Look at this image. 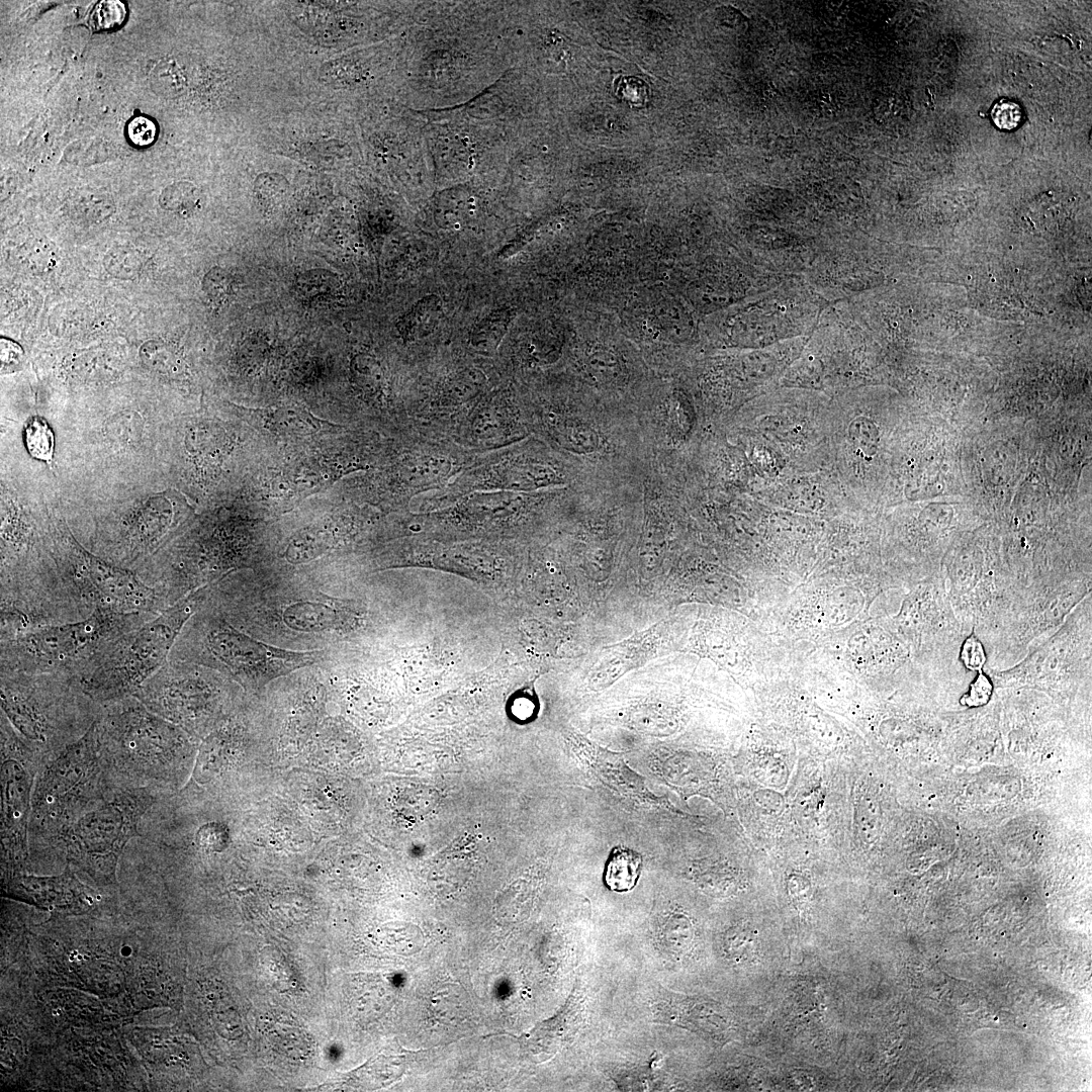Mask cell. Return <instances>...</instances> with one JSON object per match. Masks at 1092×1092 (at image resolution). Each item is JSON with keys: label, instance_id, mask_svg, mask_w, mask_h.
<instances>
[{"label": "cell", "instance_id": "obj_15", "mask_svg": "<svg viewBox=\"0 0 1092 1092\" xmlns=\"http://www.w3.org/2000/svg\"><path fill=\"white\" fill-rule=\"evenodd\" d=\"M152 801L144 790L119 794L82 814L62 833L63 839L79 855L115 860Z\"/></svg>", "mask_w": 1092, "mask_h": 1092}, {"label": "cell", "instance_id": "obj_1", "mask_svg": "<svg viewBox=\"0 0 1092 1092\" xmlns=\"http://www.w3.org/2000/svg\"><path fill=\"white\" fill-rule=\"evenodd\" d=\"M54 422L52 469L65 516L169 487L164 457L171 420L159 407L136 402L87 407Z\"/></svg>", "mask_w": 1092, "mask_h": 1092}, {"label": "cell", "instance_id": "obj_7", "mask_svg": "<svg viewBox=\"0 0 1092 1092\" xmlns=\"http://www.w3.org/2000/svg\"><path fill=\"white\" fill-rule=\"evenodd\" d=\"M157 615L96 609L83 620L0 638V670L58 673L80 681L119 637Z\"/></svg>", "mask_w": 1092, "mask_h": 1092}, {"label": "cell", "instance_id": "obj_14", "mask_svg": "<svg viewBox=\"0 0 1092 1092\" xmlns=\"http://www.w3.org/2000/svg\"><path fill=\"white\" fill-rule=\"evenodd\" d=\"M994 678L1025 681L1044 678L1079 679L1091 675V597L1085 598L1053 634L1029 647L1005 669L986 668Z\"/></svg>", "mask_w": 1092, "mask_h": 1092}, {"label": "cell", "instance_id": "obj_28", "mask_svg": "<svg viewBox=\"0 0 1092 1092\" xmlns=\"http://www.w3.org/2000/svg\"><path fill=\"white\" fill-rule=\"evenodd\" d=\"M994 682L986 670L977 672V676L969 686V690L960 699V704L969 708L985 706L991 700Z\"/></svg>", "mask_w": 1092, "mask_h": 1092}, {"label": "cell", "instance_id": "obj_3", "mask_svg": "<svg viewBox=\"0 0 1092 1092\" xmlns=\"http://www.w3.org/2000/svg\"><path fill=\"white\" fill-rule=\"evenodd\" d=\"M0 596L67 594L53 553V475L23 463L14 448L1 449Z\"/></svg>", "mask_w": 1092, "mask_h": 1092}, {"label": "cell", "instance_id": "obj_17", "mask_svg": "<svg viewBox=\"0 0 1092 1092\" xmlns=\"http://www.w3.org/2000/svg\"><path fill=\"white\" fill-rule=\"evenodd\" d=\"M237 408L249 423L279 437L311 436L321 432H330L337 427L331 422L314 417L298 405H277L264 408L237 406Z\"/></svg>", "mask_w": 1092, "mask_h": 1092}, {"label": "cell", "instance_id": "obj_20", "mask_svg": "<svg viewBox=\"0 0 1092 1092\" xmlns=\"http://www.w3.org/2000/svg\"><path fill=\"white\" fill-rule=\"evenodd\" d=\"M142 364L156 375L175 379L184 371V359L180 351L171 343L150 340L139 351Z\"/></svg>", "mask_w": 1092, "mask_h": 1092}, {"label": "cell", "instance_id": "obj_33", "mask_svg": "<svg viewBox=\"0 0 1092 1092\" xmlns=\"http://www.w3.org/2000/svg\"><path fill=\"white\" fill-rule=\"evenodd\" d=\"M127 132L134 145L145 147L154 142L157 128L151 119L139 116L129 122Z\"/></svg>", "mask_w": 1092, "mask_h": 1092}, {"label": "cell", "instance_id": "obj_19", "mask_svg": "<svg viewBox=\"0 0 1092 1092\" xmlns=\"http://www.w3.org/2000/svg\"><path fill=\"white\" fill-rule=\"evenodd\" d=\"M642 870L641 854L626 846H616L611 851L604 872L606 886L615 892L632 890Z\"/></svg>", "mask_w": 1092, "mask_h": 1092}, {"label": "cell", "instance_id": "obj_8", "mask_svg": "<svg viewBox=\"0 0 1092 1092\" xmlns=\"http://www.w3.org/2000/svg\"><path fill=\"white\" fill-rule=\"evenodd\" d=\"M209 589L210 584L192 592L119 637L81 678L85 693L99 704L133 696L168 661L178 635Z\"/></svg>", "mask_w": 1092, "mask_h": 1092}, {"label": "cell", "instance_id": "obj_2", "mask_svg": "<svg viewBox=\"0 0 1092 1092\" xmlns=\"http://www.w3.org/2000/svg\"><path fill=\"white\" fill-rule=\"evenodd\" d=\"M503 8L502 2H418L407 44L415 110L460 107L505 74Z\"/></svg>", "mask_w": 1092, "mask_h": 1092}, {"label": "cell", "instance_id": "obj_31", "mask_svg": "<svg viewBox=\"0 0 1092 1092\" xmlns=\"http://www.w3.org/2000/svg\"><path fill=\"white\" fill-rule=\"evenodd\" d=\"M203 287L213 301L222 302L232 293V279L225 271L211 269L204 277Z\"/></svg>", "mask_w": 1092, "mask_h": 1092}, {"label": "cell", "instance_id": "obj_16", "mask_svg": "<svg viewBox=\"0 0 1092 1092\" xmlns=\"http://www.w3.org/2000/svg\"><path fill=\"white\" fill-rule=\"evenodd\" d=\"M2 845L14 858L26 853L33 762L41 758L1 714Z\"/></svg>", "mask_w": 1092, "mask_h": 1092}, {"label": "cell", "instance_id": "obj_12", "mask_svg": "<svg viewBox=\"0 0 1092 1092\" xmlns=\"http://www.w3.org/2000/svg\"><path fill=\"white\" fill-rule=\"evenodd\" d=\"M234 684L210 667L168 659L133 696L151 712L200 734L219 719Z\"/></svg>", "mask_w": 1092, "mask_h": 1092}, {"label": "cell", "instance_id": "obj_34", "mask_svg": "<svg viewBox=\"0 0 1092 1092\" xmlns=\"http://www.w3.org/2000/svg\"><path fill=\"white\" fill-rule=\"evenodd\" d=\"M271 179L269 181L264 179L262 183L260 181L257 183L258 197L265 206L279 203L285 190V184L279 182L280 178L274 182Z\"/></svg>", "mask_w": 1092, "mask_h": 1092}, {"label": "cell", "instance_id": "obj_5", "mask_svg": "<svg viewBox=\"0 0 1092 1092\" xmlns=\"http://www.w3.org/2000/svg\"><path fill=\"white\" fill-rule=\"evenodd\" d=\"M326 650L295 651L253 638L207 601L186 622L169 659L201 664L245 689L324 662Z\"/></svg>", "mask_w": 1092, "mask_h": 1092}, {"label": "cell", "instance_id": "obj_27", "mask_svg": "<svg viewBox=\"0 0 1092 1092\" xmlns=\"http://www.w3.org/2000/svg\"><path fill=\"white\" fill-rule=\"evenodd\" d=\"M614 88L617 96L633 107H641L648 101V86L637 77H620L615 81Z\"/></svg>", "mask_w": 1092, "mask_h": 1092}, {"label": "cell", "instance_id": "obj_10", "mask_svg": "<svg viewBox=\"0 0 1092 1092\" xmlns=\"http://www.w3.org/2000/svg\"><path fill=\"white\" fill-rule=\"evenodd\" d=\"M94 728L106 762L141 781L167 778L188 746L186 731L134 696L101 704Z\"/></svg>", "mask_w": 1092, "mask_h": 1092}, {"label": "cell", "instance_id": "obj_29", "mask_svg": "<svg viewBox=\"0 0 1092 1092\" xmlns=\"http://www.w3.org/2000/svg\"><path fill=\"white\" fill-rule=\"evenodd\" d=\"M124 16L125 9L122 3L103 1L95 7L90 22L94 28L108 29L119 25Z\"/></svg>", "mask_w": 1092, "mask_h": 1092}, {"label": "cell", "instance_id": "obj_30", "mask_svg": "<svg viewBox=\"0 0 1092 1092\" xmlns=\"http://www.w3.org/2000/svg\"><path fill=\"white\" fill-rule=\"evenodd\" d=\"M991 117L998 128L1011 130L1020 124L1022 110L1016 102L1001 99L992 107Z\"/></svg>", "mask_w": 1092, "mask_h": 1092}, {"label": "cell", "instance_id": "obj_35", "mask_svg": "<svg viewBox=\"0 0 1092 1092\" xmlns=\"http://www.w3.org/2000/svg\"><path fill=\"white\" fill-rule=\"evenodd\" d=\"M8 342L9 341L7 339L2 338V366L5 368L7 366L18 364L21 361L22 357L21 348H19L17 344H15L13 348L14 343L10 341V344H8Z\"/></svg>", "mask_w": 1092, "mask_h": 1092}, {"label": "cell", "instance_id": "obj_23", "mask_svg": "<svg viewBox=\"0 0 1092 1092\" xmlns=\"http://www.w3.org/2000/svg\"><path fill=\"white\" fill-rule=\"evenodd\" d=\"M163 208L180 214H190L200 202L198 189L189 182H176L166 187L160 195Z\"/></svg>", "mask_w": 1092, "mask_h": 1092}, {"label": "cell", "instance_id": "obj_21", "mask_svg": "<svg viewBox=\"0 0 1092 1092\" xmlns=\"http://www.w3.org/2000/svg\"><path fill=\"white\" fill-rule=\"evenodd\" d=\"M22 440L27 454L34 460L47 463L54 461L56 436L46 419L40 416L27 419Z\"/></svg>", "mask_w": 1092, "mask_h": 1092}, {"label": "cell", "instance_id": "obj_32", "mask_svg": "<svg viewBox=\"0 0 1092 1092\" xmlns=\"http://www.w3.org/2000/svg\"><path fill=\"white\" fill-rule=\"evenodd\" d=\"M305 273L298 279L300 293L306 298H316L318 294H329L331 291V276L324 273Z\"/></svg>", "mask_w": 1092, "mask_h": 1092}, {"label": "cell", "instance_id": "obj_24", "mask_svg": "<svg viewBox=\"0 0 1092 1092\" xmlns=\"http://www.w3.org/2000/svg\"><path fill=\"white\" fill-rule=\"evenodd\" d=\"M437 803V794L427 787L407 789L399 803L402 813L412 819H419L429 814Z\"/></svg>", "mask_w": 1092, "mask_h": 1092}, {"label": "cell", "instance_id": "obj_25", "mask_svg": "<svg viewBox=\"0 0 1092 1092\" xmlns=\"http://www.w3.org/2000/svg\"><path fill=\"white\" fill-rule=\"evenodd\" d=\"M436 300V297H427L415 305L404 321L406 324L405 329L418 335L433 329L441 310V304L437 303Z\"/></svg>", "mask_w": 1092, "mask_h": 1092}, {"label": "cell", "instance_id": "obj_4", "mask_svg": "<svg viewBox=\"0 0 1092 1092\" xmlns=\"http://www.w3.org/2000/svg\"><path fill=\"white\" fill-rule=\"evenodd\" d=\"M192 514L184 495L166 487L92 507L66 521L89 551L134 571L178 536Z\"/></svg>", "mask_w": 1092, "mask_h": 1092}, {"label": "cell", "instance_id": "obj_26", "mask_svg": "<svg viewBox=\"0 0 1092 1092\" xmlns=\"http://www.w3.org/2000/svg\"><path fill=\"white\" fill-rule=\"evenodd\" d=\"M988 655L983 641L972 630L963 640L958 652V661L968 671L979 672L985 669Z\"/></svg>", "mask_w": 1092, "mask_h": 1092}, {"label": "cell", "instance_id": "obj_11", "mask_svg": "<svg viewBox=\"0 0 1092 1092\" xmlns=\"http://www.w3.org/2000/svg\"><path fill=\"white\" fill-rule=\"evenodd\" d=\"M94 722L78 740L53 756L37 777L31 798L32 823L64 832L81 810L96 801L106 764Z\"/></svg>", "mask_w": 1092, "mask_h": 1092}, {"label": "cell", "instance_id": "obj_9", "mask_svg": "<svg viewBox=\"0 0 1092 1092\" xmlns=\"http://www.w3.org/2000/svg\"><path fill=\"white\" fill-rule=\"evenodd\" d=\"M53 553L63 584L88 616L96 609L159 614L157 592L133 570L112 564L85 548L72 533L60 507L51 499Z\"/></svg>", "mask_w": 1092, "mask_h": 1092}, {"label": "cell", "instance_id": "obj_13", "mask_svg": "<svg viewBox=\"0 0 1092 1092\" xmlns=\"http://www.w3.org/2000/svg\"><path fill=\"white\" fill-rule=\"evenodd\" d=\"M418 112L424 120L434 179L445 188L469 183L477 173L502 168L508 141L500 131L458 107Z\"/></svg>", "mask_w": 1092, "mask_h": 1092}, {"label": "cell", "instance_id": "obj_6", "mask_svg": "<svg viewBox=\"0 0 1092 1092\" xmlns=\"http://www.w3.org/2000/svg\"><path fill=\"white\" fill-rule=\"evenodd\" d=\"M0 678L1 714L41 758L82 737L101 708L72 676L0 670Z\"/></svg>", "mask_w": 1092, "mask_h": 1092}, {"label": "cell", "instance_id": "obj_22", "mask_svg": "<svg viewBox=\"0 0 1092 1092\" xmlns=\"http://www.w3.org/2000/svg\"><path fill=\"white\" fill-rule=\"evenodd\" d=\"M109 274L119 279H133L143 270L145 257L132 247H116L103 260Z\"/></svg>", "mask_w": 1092, "mask_h": 1092}, {"label": "cell", "instance_id": "obj_18", "mask_svg": "<svg viewBox=\"0 0 1092 1092\" xmlns=\"http://www.w3.org/2000/svg\"><path fill=\"white\" fill-rule=\"evenodd\" d=\"M480 195L469 183L447 187L431 201V212L437 225L444 230L462 229L480 210Z\"/></svg>", "mask_w": 1092, "mask_h": 1092}]
</instances>
